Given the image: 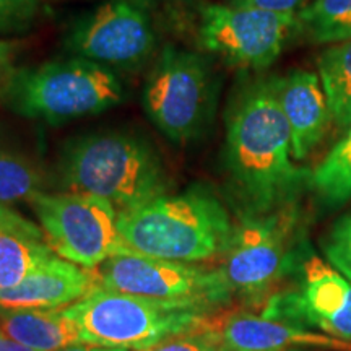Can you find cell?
I'll list each match as a JSON object with an SVG mask.
<instances>
[{
    "label": "cell",
    "instance_id": "obj_14",
    "mask_svg": "<svg viewBox=\"0 0 351 351\" xmlns=\"http://www.w3.org/2000/svg\"><path fill=\"white\" fill-rule=\"evenodd\" d=\"M280 108L291 132V152L296 161L306 160L319 147L332 122L327 96L319 77L307 70H293L274 78Z\"/></svg>",
    "mask_w": 351,
    "mask_h": 351
},
{
    "label": "cell",
    "instance_id": "obj_24",
    "mask_svg": "<svg viewBox=\"0 0 351 351\" xmlns=\"http://www.w3.org/2000/svg\"><path fill=\"white\" fill-rule=\"evenodd\" d=\"M39 12V0H0V33L28 28Z\"/></svg>",
    "mask_w": 351,
    "mask_h": 351
},
{
    "label": "cell",
    "instance_id": "obj_29",
    "mask_svg": "<svg viewBox=\"0 0 351 351\" xmlns=\"http://www.w3.org/2000/svg\"><path fill=\"white\" fill-rule=\"evenodd\" d=\"M0 351H33V350L26 348V346L16 343V341L10 340L8 337L3 335V333H0Z\"/></svg>",
    "mask_w": 351,
    "mask_h": 351
},
{
    "label": "cell",
    "instance_id": "obj_28",
    "mask_svg": "<svg viewBox=\"0 0 351 351\" xmlns=\"http://www.w3.org/2000/svg\"><path fill=\"white\" fill-rule=\"evenodd\" d=\"M56 351H129L124 348H108V346H96V345H72Z\"/></svg>",
    "mask_w": 351,
    "mask_h": 351
},
{
    "label": "cell",
    "instance_id": "obj_17",
    "mask_svg": "<svg viewBox=\"0 0 351 351\" xmlns=\"http://www.w3.org/2000/svg\"><path fill=\"white\" fill-rule=\"evenodd\" d=\"M319 73L332 121L346 129L351 122V38L320 54Z\"/></svg>",
    "mask_w": 351,
    "mask_h": 351
},
{
    "label": "cell",
    "instance_id": "obj_25",
    "mask_svg": "<svg viewBox=\"0 0 351 351\" xmlns=\"http://www.w3.org/2000/svg\"><path fill=\"white\" fill-rule=\"evenodd\" d=\"M0 231L19 232V234H26L33 236V238L44 239V232L41 228L36 226L25 217H21V215L16 213L15 210L8 208V205L2 204H0Z\"/></svg>",
    "mask_w": 351,
    "mask_h": 351
},
{
    "label": "cell",
    "instance_id": "obj_13",
    "mask_svg": "<svg viewBox=\"0 0 351 351\" xmlns=\"http://www.w3.org/2000/svg\"><path fill=\"white\" fill-rule=\"evenodd\" d=\"M99 288L98 274L56 254L16 287L0 289L3 309H60Z\"/></svg>",
    "mask_w": 351,
    "mask_h": 351
},
{
    "label": "cell",
    "instance_id": "obj_19",
    "mask_svg": "<svg viewBox=\"0 0 351 351\" xmlns=\"http://www.w3.org/2000/svg\"><path fill=\"white\" fill-rule=\"evenodd\" d=\"M54 256L44 239L0 231V289L16 287Z\"/></svg>",
    "mask_w": 351,
    "mask_h": 351
},
{
    "label": "cell",
    "instance_id": "obj_15",
    "mask_svg": "<svg viewBox=\"0 0 351 351\" xmlns=\"http://www.w3.org/2000/svg\"><path fill=\"white\" fill-rule=\"evenodd\" d=\"M215 326L221 335L223 351H291L307 346L351 351L350 341L263 314H232L215 320Z\"/></svg>",
    "mask_w": 351,
    "mask_h": 351
},
{
    "label": "cell",
    "instance_id": "obj_26",
    "mask_svg": "<svg viewBox=\"0 0 351 351\" xmlns=\"http://www.w3.org/2000/svg\"><path fill=\"white\" fill-rule=\"evenodd\" d=\"M307 0H230L234 5H249L285 15H296L300 8H304Z\"/></svg>",
    "mask_w": 351,
    "mask_h": 351
},
{
    "label": "cell",
    "instance_id": "obj_16",
    "mask_svg": "<svg viewBox=\"0 0 351 351\" xmlns=\"http://www.w3.org/2000/svg\"><path fill=\"white\" fill-rule=\"evenodd\" d=\"M0 333L33 351H56L86 345L80 330L64 309H3Z\"/></svg>",
    "mask_w": 351,
    "mask_h": 351
},
{
    "label": "cell",
    "instance_id": "obj_9",
    "mask_svg": "<svg viewBox=\"0 0 351 351\" xmlns=\"http://www.w3.org/2000/svg\"><path fill=\"white\" fill-rule=\"evenodd\" d=\"M29 204L46 243L64 261L95 270L111 257L135 256L121 238L119 213L108 200L70 192H41Z\"/></svg>",
    "mask_w": 351,
    "mask_h": 351
},
{
    "label": "cell",
    "instance_id": "obj_23",
    "mask_svg": "<svg viewBox=\"0 0 351 351\" xmlns=\"http://www.w3.org/2000/svg\"><path fill=\"white\" fill-rule=\"evenodd\" d=\"M147 351H223V340L215 320H208L195 330L171 337Z\"/></svg>",
    "mask_w": 351,
    "mask_h": 351
},
{
    "label": "cell",
    "instance_id": "obj_22",
    "mask_svg": "<svg viewBox=\"0 0 351 351\" xmlns=\"http://www.w3.org/2000/svg\"><path fill=\"white\" fill-rule=\"evenodd\" d=\"M322 249L328 263L351 280V210L341 215L330 228Z\"/></svg>",
    "mask_w": 351,
    "mask_h": 351
},
{
    "label": "cell",
    "instance_id": "obj_8",
    "mask_svg": "<svg viewBox=\"0 0 351 351\" xmlns=\"http://www.w3.org/2000/svg\"><path fill=\"white\" fill-rule=\"evenodd\" d=\"M295 205L265 215L243 213L223 254V278L232 296L261 300L295 263Z\"/></svg>",
    "mask_w": 351,
    "mask_h": 351
},
{
    "label": "cell",
    "instance_id": "obj_4",
    "mask_svg": "<svg viewBox=\"0 0 351 351\" xmlns=\"http://www.w3.org/2000/svg\"><path fill=\"white\" fill-rule=\"evenodd\" d=\"M0 98L26 119L64 124L121 104L124 85L114 70L73 56L34 67H13Z\"/></svg>",
    "mask_w": 351,
    "mask_h": 351
},
{
    "label": "cell",
    "instance_id": "obj_3",
    "mask_svg": "<svg viewBox=\"0 0 351 351\" xmlns=\"http://www.w3.org/2000/svg\"><path fill=\"white\" fill-rule=\"evenodd\" d=\"M117 230L135 256L192 263L221 257L234 223L212 192L192 187L119 213Z\"/></svg>",
    "mask_w": 351,
    "mask_h": 351
},
{
    "label": "cell",
    "instance_id": "obj_27",
    "mask_svg": "<svg viewBox=\"0 0 351 351\" xmlns=\"http://www.w3.org/2000/svg\"><path fill=\"white\" fill-rule=\"evenodd\" d=\"M19 43L7 41V39H0V91H2L3 83L7 77L10 75L13 70V59H15L16 52H19Z\"/></svg>",
    "mask_w": 351,
    "mask_h": 351
},
{
    "label": "cell",
    "instance_id": "obj_7",
    "mask_svg": "<svg viewBox=\"0 0 351 351\" xmlns=\"http://www.w3.org/2000/svg\"><path fill=\"white\" fill-rule=\"evenodd\" d=\"M99 287L197 314L230 304L232 295L218 269L148 256H116L96 269Z\"/></svg>",
    "mask_w": 351,
    "mask_h": 351
},
{
    "label": "cell",
    "instance_id": "obj_5",
    "mask_svg": "<svg viewBox=\"0 0 351 351\" xmlns=\"http://www.w3.org/2000/svg\"><path fill=\"white\" fill-rule=\"evenodd\" d=\"M62 309L86 345L134 351H147L208 322L204 314L101 287Z\"/></svg>",
    "mask_w": 351,
    "mask_h": 351
},
{
    "label": "cell",
    "instance_id": "obj_21",
    "mask_svg": "<svg viewBox=\"0 0 351 351\" xmlns=\"http://www.w3.org/2000/svg\"><path fill=\"white\" fill-rule=\"evenodd\" d=\"M46 179L38 166L15 153L0 150V204L32 202L44 192Z\"/></svg>",
    "mask_w": 351,
    "mask_h": 351
},
{
    "label": "cell",
    "instance_id": "obj_20",
    "mask_svg": "<svg viewBox=\"0 0 351 351\" xmlns=\"http://www.w3.org/2000/svg\"><path fill=\"white\" fill-rule=\"evenodd\" d=\"M296 19L298 28L314 44H337L351 38V0H314Z\"/></svg>",
    "mask_w": 351,
    "mask_h": 351
},
{
    "label": "cell",
    "instance_id": "obj_18",
    "mask_svg": "<svg viewBox=\"0 0 351 351\" xmlns=\"http://www.w3.org/2000/svg\"><path fill=\"white\" fill-rule=\"evenodd\" d=\"M309 186L328 207H340L351 199V122L343 137L311 173Z\"/></svg>",
    "mask_w": 351,
    "mask_h": 351
},
{
    "label": "cell",
    "instance_id": "obj_12",
    "mask_svg": "<svg viewBox=\"0 0 351 351\" xmlns=\"http://www.w3.org/2000/svg\"><path fill=\"white\" fill-rule=\"evenodd\" d=\"M300 274L298 287L271 296L262 314L351 343V280L317 256Z\"/></svg>",
    "mask_w": 351,
    "mask_h": 351
},
{
    "label": "cell",
    "instance_id": "obj_2",
    "mask_svg": "<svg viewBox=\"0 0 351 351\" xmlns=\"http://www.w3.org/2000/svg\"><path fill=\"white\" fill-rule=\"evenodd\" d=\"M62 192L108 200L117 213L168 194L161 158L147 140L129 132H93L64 147L57 163Z\"/></svg>",
    "mask_w": 351,
    "mask_h": 351
},
{
    "label": "cell",
    "instance_id": "obj_1",
    "mask_svg": "<svg viewBox=\"0 0 351 351\" xmlns=\"http://www.w3.org/2000/svg\"><path fill=\"white\" fill-rule=\"evenodd\" d=\"M293 160L291 132L275 82L243 88L226 116L225 163L244 213L265 215L295 205L311 174Z\"/></svg>",
    "mask_w": 351,
    "mask_h": 351
},
{
    "label": "cell",
    "instance_id": "obj_6",
    "mask_svg": "<svg viewBox=\"0 0 351 351\" xmlns=\"http://www.w3.org/2000/svg\"><path fill=\"white\" fill-rule=\"evenodd\" d=\"M148 119L176 143L207 129L215 108V78L204 56L166 46L143 85Z\"/></svg>",
    "mask_w": 351,
    "mask_h": 351
},
{
    "label": "cell",
    "instance_id": "obj_11",
    "mask_svg": "<svg viewBox=\"0 0 351 351\" xmlns=\"http://www.w3.org/2000/svg\"><path fill=\"white\" fill-rule=\"evenodd\" d=\"M296 28V15L213 3L200 12L199 41L204 49L234 67L263 70L278 59Z\"/></svg>",
    "mask_w": 351,
    "mask_h": 351
},
{
    "label": "cell",
    "instance_id": "obj_10",
    "mask_svg": "<svg viewBox=\"0 0 351 351\" xmlns=\"http://www.w3.org/2000/svg\"><path fill=\"white\" fill-rule=\"evenodd\" d=\"M155 21L147 0H108L72 25L65 47L103 67L137 70L156 49Z\"/></svg>",
    "mask_w": 351,
    "mask_h": 351
}]
</instances>
